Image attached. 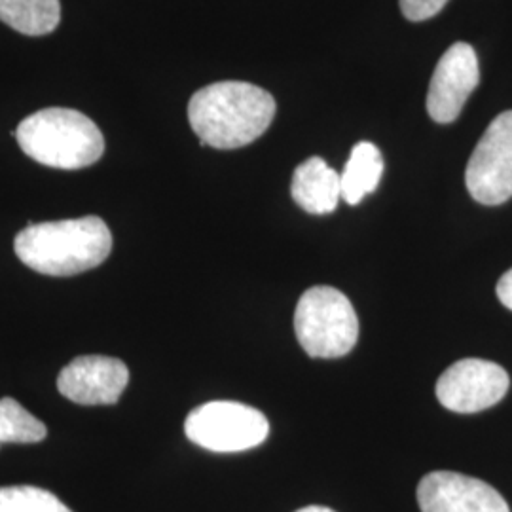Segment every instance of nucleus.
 Listing matches in <instances>:
<instances>
[{"instance_id": "f257e3e1", "label": "nucleus", "mask_w": 512, "mask_h": 512, "mask_svg": "<svg viewBox=\"0 0 512 512\" xmlns=\"http://www.w3.org/2000/svg\"><path fill=\"white\" fill-rule=\"evenodd\" d=\"M275 99L249 82H217L192 95L188 120L205 147L234 150L266 133L274 120Z\"/></svg>"}, {"instance_id": "f03ea898", "label": "nucleus", "mask_w": 512, "mask_h": 512, "mask_svg": "<svg viewBox=\"0 0 512 512\" xmlns=\"http://www.w3.org/2000/svg\"><path fill=\"white\" fill-rule=\"evenodd\" d=\"M19 260L38 274L71 277L101 266L112 251V234L99 217L29 224L14 241Z\"/></svg>"}, {"instance_id": "7ed1b4c3", "label": "nucleus", "mask_w": 512, "mask_h": 512, "mask_svg": "<svg viewBox=\"0 0 512 512\" xmlns=\"http://www.w3.org/2000/svg\"><path fill=\"white\" fill-rule=\"evenodd\" d=\"M16 139L29 158L54 169H84L105 152L97 124L78 110L61 107L27 116L16 129Z\"/></svg>"}, {"instance_id": "20e7f679", "label": "nucleus", "mask_w": 512, "mask_h": 512, "mask_svg": "<svg viewBox=\"0 0 512 512\" xmlns=\"http://www.w3.org/2000/svg\"><path fill=\"white\" fill-rule=\"evenodd\" d=\"M294 330L310 357L336 359L355 348L359 319L346 294L332 287H311L298 300Z\"/></svg>"}, {"instance_id": "39448f33", "label": "nucleus", "mask_w": 512, "mask_h": 512, "mask_svg": "<svg viewBox=\"0 0 512 512\" xmlns=\"http://www.w3.org/2000/svg\"><path fill=\"white\" fill-rule=\"evenodd\" d=\"M184 433L205 450L234 454L260 446L270 435V423L253 406L215 401L190 412Z\"/></svg>"}, {"instance_id": "423d86ee", "label": "nucleus", "mask_w": 512, "mask_h": 512, "mask_svg": "<svg viewBox=\"0 0 512 512\" xmlns=\"http://www.w3.org/2000/svg\"><path fill=\"white\" fill-rule=\"evenodd\" d=\"M473 200L501 205L512 198V110L499 114L484 131L465 171Z\"/></svg>"}, {"instance_id": "0eeeda50", "label": "nucleus", "mask_w": 512, "mask_h": 512, "mask_svg": "<svg viewBox=\"0 0 512 512\" xmlns=\"http://www.w3.org/2000/svg\"><path fill=\"white\" fill-rule=\"evenodd\" d=\"M503 366L484 359H463L450 366L437 382L439 403L458 414H475L499 403L509 391Z\"/></svg>"}, {"instance_id": "6e6552de", "label": "nucleus", "mask_w": 512, "mask_h": 512, "mask_svg": "<svg viewBox=\"0 0 512 512\" xmlns=\"http://www.w3.org/2000/svg\"><path fill=\"white\" fill-rule=\"evenodd\" d=\"M480 82L475 48L467 42L452 44L437 63L429 84L427 112L437 124L458 120L471 93Z\"/></svg>"}, {"instance_id": "1a4fd4ad", "label": "nucleus", "mask_w": 512, "mask_h": 512, "mask_svg": "<svg viewBox=\"0 0 512 512\" xmlns=\"http://www.w3.org/2000/svg\"><path fill=\"white\" fill-rule=\"evenodd\" d=\"M421 512H511L490 484L452 471H435L418 486Z\"/></svg>"}, {"instance_id": "9d476101", "label": "nucleus", "mask_w": 512, "mask_h": 512, "mask_svg": "<svg viewBox=\"0 0 512 512\" xmlns=\"http://www.w3.org/2000/svg\"><path fill=\"white\" fill-rule=\"evenodd\" d=\"M129 370L120 359L84 355L65 366L57 378L59 393L76 404H114L128 387Z\"/></svg>"}, {"instance_id": "9b49d317", "label": "nucleus", "mask_w": 512, "mask_h": 512, "mask_svg": "<svg viewBox=\"0 0 512 512\" xmlns=\"http://www.w3.org/2000/svg\"><path fill=\"white\" fill-rule=\"evenodd\" d=\"M291 194L306 213L329 215L336 211L342 200L340 173H336L323 158L313 156L296 167Z\"/></svg>"}, {"instance_id": "f8f14e48", "label": "nucleus", "mask_w": 512, "mask_h": 512, "mask_svg": "<svg viewBox=\"0 0 512 512\" xmlns=\"http://www.w3.org/2000/svg\"><path fill=\"white\" fill-rule=\"evenodd\" d=\"M384 175V158L374 143H357L348 164L340 173L342 200L349 205H359L368 194H372Z\"/></svg>"}, {"instance_id": "ddd939ff", "label": "nucleus", "mask_w": 512, "mask_h": 512, "mask_svg": "<svg viewBox=\"0 0 512 512\" xmlns=\"http://www.w3.org/2000/svg\"><path fill=\"white\" fill-rule=\"evenodd\" d=\"M0 21L29 37L54 33L61 21L59 0H0Z\"/></svg>"}, {"instance_id": "4468645a", "label": "nucleus", "mask_w": 512, "mask_h": 512, "mask_svg": "<svg viewBox=\"0 0 512 512\" xmlns=\"http://www.w3.org/2000/svg\"><path fill=\"white\" fill-rule=\"evenodd\" d=\"M46 435V425L18 401L0 399V444H37Z\"/></svg>"}, {"instance_id": "2eb2a0df", "label": "nucleus", "mask_w": 512, "mask_h": 512, "mask_svg": "<svg viewBox=\"0 0 512 512\" xmlns=\"http://www.w3.org/2000/svg\"><path fill=\"white\" fill-rule=\"evenodd\" d=\"M0 512H73L59 497L37 486L0 488Z\"/></svg>"}, {"instance_id": "dca6fc26", "label": "nucleus", "mask_w": 512, "mask_h": 512, "mask_svg": "<svg viewBox=\"0 0 512 512\" xmlns=\"http://www.w3.org/2000/svg\"><path fill=\"white\" fill-rule=\"evenodd\" d=\"M448 0H401L404 18L410 21H425L437 16Z\"/></svg>"}, {"instance_id": "f3484780", "label": "nucleus", "mask_w": 512, "mask_h": 512, "mask_svg": "<svg viewBox=\"0 0 512 512\" xmlns=\"http://www.w3.org/2000/svg\"><path fill=\"white\" fill-rule=\"evenodd\" d=\"M497 298L505 308L512 310V270L499 279L497 283Z\"/></svg>"}, {"instance_id": "a211bd4d", "label": "nucleus", "mask_w": 512, "mask_h": 512, "mask_svg": "<svg viewBox=\"0 0 512 512\" xmlns=\"http://www.w3.org/2000/svg\"><path fill=\"white\" fill-rule=\"evenodd\" d=\"M296 512H336L329 509V507H321V505H311V507H304V509H300V511Z\"/></svg>"}]
</instances>
